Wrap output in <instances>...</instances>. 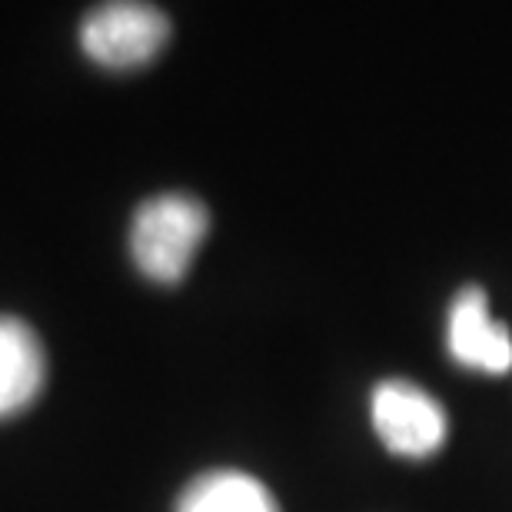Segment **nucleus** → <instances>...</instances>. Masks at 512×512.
I'll use <instances>...</instances> for the list:
<instances>
[{
    "instance_id": "4",
    "label": "nucleus",
    "mask_w": 512,
    "mask_h": 512,
    "mask_svg": "<svg viewBox=\"0 0 512 512\" xmlns=\"http://www.w3.org/2000/svg\"><path fill=\"white\" fill-rule=\"evenodd\" d=\"M449 356L459 366H469L476 373H506L512 370V336L489 313V300L479 286H466L449 306L446 323Z\"/></svg>"
},
{
    "instance_id": "5",
    "label": "nucleus",
    "mask_w": 512,
    "mask_h": 512,
    "mask_svg": "<svg viewBox=\"0 0 512 512\" xmlns=\"http://www.w3.org/2000/svg\"><path fill=\"white\" fill-rule=\"evenodd\" d=\"M47 380V356L37 333L17 316H0V419L30 406Z\"/></svg>"
},
{
    "instance_id": "6",
    "label": "nucleus",
    "mask_w": 512,
    "mask_h": 512,
    "mask_svg": "<svg viewBox=\"0 0 512 512\" xmlns=\"http://www.w3.org/2000/svg\"><path fill=\"white\" fill-rule=\"evenodd\" d=\"M177 512H280V506L260 479L240 469H217L183 489Z\"/></svg>"
},
{
    "instance_id": "2",
    "label": "nucleus",
    "mask_w": 512,
    "mask_h": 512,
    "mask_svg": "<svg viewBox=\"0 0 512 512\" xmlns=\"http://www.w3.org/2000/svg\"><path fill=\"white\" fill-rule=\"evenodd\" d=\"M170 20L150 4H104L90 10L80 27V47L100 67L130 70L150 64L167 47Z\"/></svg>"
},
{
    "instance_id": "3",
    "label": "nucleus",
    "mask_w": 512,
    "mask_h": 512,
    "mask_svg": "<svg viewBox=\"0 0 512 512\" xmlns=\"http://www.w3.org/2000/svg\"><path fill=\"white\" fill-rule=\"evenodd\" d=\"M373 426L389 453L406 459L433 456L446 439V413L423 386L386 380L373 389Z\"/></svg>"
},
{
    "instance_id": "1",
    "label": "nucleus",
    "mask_w": 512,
    "mask_h": 512,
    "mask_svg": "<svg viewBox=\"0 0 512 512\" xmlns=\"http://www.w3.org/2000/svg\"><path fill=\"white\" fill-rule=\"evenodd\" d=\"M210 230V213L187 193H160L143 200L130 223V256L153 283H177Z\"/></svg>"
}]
</instances>
